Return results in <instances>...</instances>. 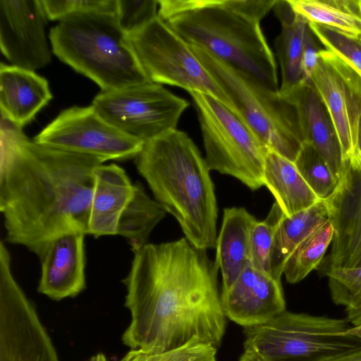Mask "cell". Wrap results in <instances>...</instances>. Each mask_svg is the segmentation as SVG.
<instances>
[{"label":"cell","mask_w":361,"mask_h":361,"mask_svg":"<svg viewBox=\"0 0 361 361\" xmlns=\"http://www.w3.org/2000/svg\"><path fill=\"white\" fill-rule=\"evenodd\" d=\"M282 97L296 109L303 143L313 145L339 181L344 168L340 142L331 117L310 81Z\"/></svg>","instance_id":"18"},{"label":"cell","mask_w":361,"mask_h":361,"mask_svg":"<svg viewBox=\"0 0 361 361\" xmlns=\"http://www.w3.org/2000/svg\"><path fill=\"white\" fill-rule=\"evenodd\" d=\"M334 303L345 307L353 326L361 324V267L324 271Z\"/></svg>","instance_id":"28"},{"label":"cell","mask_w":361,"mask_h":361,"mask_svg":"<svg viewBox=\"0 0 361 361\" xmlns=\"http://www.w3.org/2000/svg\"><path fill=\"white\" fill-rule=\"evenodd\" d=\"M0 361H59L33 303L13 276L11 257L0 243Z\"/></svg>","instance_id":"11"},{"label":"cell","mask_w":361,"mask_h":361,"mask_svg":"<svg viewBox=\"0 0 361 361\" xmlns=\"http://www.w3.org/2000/svg\"><path fill=\"white\" fill-rule=\"evenodd\" d=\"M89 361H108L105 355L102 353H98L92 356Z\"/></svg>","instance_id":"41"},{"label":"cell","mask_w":361,"mask_h":361,"mask_svg":"<svg viewBox=\"0 0 361 361\" xmlns=\"http://www.w3.org/2000/svg\"><path fill=\"white\" fill-rule=\"evenodd\" d=\"M272 9L281 24L274 46L281 72L279 92L283 96L307 81L301 60L304 32L308 22L293 10L288 0H276Z\"/></svg>","instance_id":"22"},{"label":"cell","mask_w":361,"mask_h":361,"mask_svg":"<svg viewBox=\"0 0 361 361\" xmlns=\"http://www.w3.org/2000/svg\"><path fill=\"white\" fill-rule=\"evenodd\" d=\"M165 22L190 45L279 91L274 55L259 23L228 8L224 0H201L197 8Z\"/></svg>","instance_id":"5"},{"label":"cell","mask_w":361,"mask_h":361,"mask_svg":"<svg viewBox=\"0 0 361 361\" xmlns=\"http://www.w3.org/2000/svg\"><path fill=\"white\" fill-rule=\"evenodd\" d=\"M224 2L228 8L260 23L273 8L276 0H224Z\"/></svg>","instance_id":"35"},{"label":"cell","mask_w":361,"mask_h":361,"mask_svg":"<svg viewBox=\"0 0 361 361\" xmlns=\"http://www.w3.org/2000/svg\"><path fill=\"white\" fill-rule=\"evenodd\" d=\"M127 36L149 81L211 95L235 111L228 96L190 44L158 16Z\"/></svg>","instance_id":"9"},{"label":"cell","mask_w":361,"mask_h":361,"mask_svg":"<svg viewBox=\"0 0 361 361\" xmlns=\"http://www.w3.org/2000/svg\"><path fill=\"white\" fill-rule=\"evenodd\" d=\"M158 0H116V17L127 35L140 29L158 15Z\"/></svg>","instance_id":"34"},{"label":"cell","mask_w":361,"mask_h":361,"mask_svg":"<svg viewBox=\"0 0 361 361\" xmlns=\"http://www.w3.org/2000/svg\"><path fill=\"white\" fill-rule=\"evenodd\" d=\"M310 23H317L361 40V0H288Z\"/></svg>","instance_id":"25"},{"label":"cell","mask_w":361,"mask_h":361,"mask_svg":"<svg viewBox=\"0 0 361 361\" xmlns=\"http://www.w3.org/2000/svg\"><path fill=\"white\" fill-rule=\"evenodd\" d=\"M294 164L319 200H326L336 190L338 180L324 159L311 144H302Z\"/></svg>","instance_id":"29"},{"label":"cell","mask_w":361,"mask_h":361,"mask_svg":"<svg viewBox=\"0 0 361 361\" xmlns=\"http://www.w3.org/2000/svg\"><path fill=\"white\" fill-rule=\"evenodd\" d=\"M357 143L359 150L361 152V116H360L357 127Z\"/></svg>","instance_id":"42"},{"label":"cell","mask_w":361,"mask_h":361,"mask_svg":"<svg viewBox=\"0 0 361 361\" xmlns=\"http://www.w3.org/2000/svg\"><path fill=\"white\" fill-rule=\"evenodd\" d=\"M133 191L134 184L123 168L116 164L97 166L87 234L94 238L117 235L119 219Z\"/></svg>","instance_id":"19"},{"label":"cell","mask_w":361,"mask_h":361,"mask_svg":"<svg viewBox=\"0 0 361 361\" xmlns=\"http://www.w3.org/2000/svg\"><path fill=\"white\" fill-rule=\"evenodd\" d=\"M355 166H356L361 171V152L353 159L348 161Z\"/></svg>","instance_id":"40"},{"label":"cell","mask_w":361,"mask_h":361,"mask_svg":"<svg viewBox=\"0 0 361 361\" xmlns=\"http://www.w3.org/2000/svg\"><path fill=\"white\" fill-rule=\"evenodd\" d=\"M324 202L334 229L324 271L361 267V171L345 162L336 190Z\"/></svg>","instance_id":"15"},{"label":"cell","mask_w":361,"mask_h":361,"mask_svg":"<svg viewBox=\"0 0 361 361\" xmlns=\"http://www.w3.org/2000/svg\"><path fill=\"white\" fill-rule=\"evenodd\" d=\"M217 348L199 338L159 353L130 350L119 361H216Z\"/></svg>","instance_id":"31"},{"label":"cell","mask_w":361,"mask_h":361,"mask_svg":"<svg viewBox=\"0 0 361 361\" xmlns=\"http://www.w3.org/2000/svg\"><path fill=\"white\" fill-rule=\"evenodd\" d=\"M224 313L244 328L270 321L286 310L281 280L248 264L233 285L221 293Z\"/></svg>","instance_id":"16"},{"label":"cell","mask_w":361,"mask_h":361,"mask_svg":"<svg viewBox=\"0 0 361 361\" xmlns=\"http://www.w3.org/2000/svg\"><path fill=\"white\" fill-rule=\"evenodd\" d=\"M154 199L196 248H214L217 204L204 158L185 132L172 130L144 142L135 158Z\"/></svg>","instance_id":"3"},{"label":"cell","mask_w":361,"mask_h":361,"mask_svg":"<svg viewBox=\"0 0 361 361\" xmlns=\"http://www.w3.org/2000/svg\"><path fill=\"white\" fill-rule=\"evenodd\" d=\"M238 361H264L260 357L253 352L245 350Z\"/></svg>","instance_id":"38"},{"label":"cell","mask_w":361,"mask_h":361,"mask_svg":"<svg viewBox=\"0 0 361 361\" xmlns=\"http://www.w3.org/2000/svg\"><path fill=\"white\" fill-rule=\"evenodd\" d=\"M190 46L263 144L294 162L303 144L295 107L255 77Z\"/></svg>","instance_id":"6"},{"label":"cell","mask_w":361,"mask_h":361,"mask_svg":"<svg viewBox=\"0 0 361 361\" xmlns=\"http://www.w3.org/2000/svg\"><path fill=\"white\" fill-rule=\"evenodd\" d=\"M334 229L328 219L306 237L288 258L283 274L290 283L303 280L318 267L331 245Z\"/></svg>","instance_id":"27"},{"label":"cell","mask_w":361,"mask_h":361,"mask_svg":"<svg viewBox=\"0 0 361 361\" xmlns=\"http://www.w3.org/2000/svg\"><path fill=\"white\" fill-rule=\"evenodd\" d=\"M167 212L146 192L141 183H134L133 194L123 211L117 235L125 238L134 252L146 244L155 228Z\"/></svg>","instance_id":"26"},{"label":"cell","mask_w":361,"mask_h":361,"mask_svg":"<svg viewBox=\"0 0 361 361\" xmlns=\"http://www.w3.org/2000/svg\"><path fill=\"white\" fill-rule=\"evenodd\" d=\"M38 144L93 157L122 161L135 158L144 142L106 121L92 105L63 110L34 138Z\"/></svg>","instance_id":"12"},{"label":"cell","mask_w":361,"mask_h":361,"mask_svg":"<svg viewBox=\"0 0 361 361\" xmlns=\"http://www.w3.org/2000/svg\"><path fill=\"white\" fill-rule=\"evenodd\" d=\"M322 361H361V346Z\"/></svg>","instance_id":"37"},{"label":"cell","mask_w":361,"mask_h":361,"mask_svg":"<svg viewBox=\"0 0 361 361\" xmlns=\"http://www.w3.org/2000/svg\"><path fill=\"white\" fill-rule=\"evenodd\" d=\"M47 19L61 20L84 13L115 14L116 0H40Z\"/></svg>","instance_id":"33"},{"label":"cell","mask_w":361,"mask_h":361,"mask_svg":"<svg viewBox=\"0 0 361 361\" xmlns=\"http://www.w3.org/2000/svg\"><path fill=\"white\" fill-rule=\"evenodd\" d=\"M283 212L275 202L263 221H256L250 238V264L256 270L271 276L274 238Z\"/></svg>","instance_id":"30"},{"label":"cell","mask_w":361,"mask_h":361,"mask_svg":"<svg viewBox=\"0 0 361 361\" xmlns=\"http://www.w3.org/2000/svg\"><path fill=\"white\" fill-rule=\"evenodd\" d=\"M52 97L45 78L34 71L1 63V115L23 128Z\"/></svg>","instance_id":"20"},{"label":"cell","mask_w":361,"mask_h":361,"mask_svg":"<svg viewBox=\"0 0 361 361\" xmlns=\"http://www.w3.org/2000/svg\"><path fill=\"white\" fill-rule=\"evenodd\" d=\"M1 115L0 212L6 242L39 258L49 242L73 228L87 233L98 158L29 140Z\"/></svg>","instance_id":"2"},{"label":"cell","mask_w":361,"mask_h":361,"mask_svg":"<svg viewBox=\"0 0 361 361\" xmlns=\"http://www.w3.org/2000/svg\"><path fill=\"white\" fill-rule=\"evenodd\" d=\"M49 37L53 53L102 92L149 81L115 14L68 16L51 29Z\"/></svg>","instance_id":"4"},{"label":"cell","mask_w":361,"mask_h":361,"mask_svg":"<svg viewBox=\"0 0 361 361\" xmlns=\"http://www.w3.org/2000/svg\"><path fill=\"white\" fill-rule=\"evenodd\" d=\"M263 180L264 185L271 192L286 216L307 209L320 200L294 162L269 149L264 159Z\"/></svg>","instance_id":"23"},{"label":"cell","mask_w":361,"mask_h":361,"mask_svg":"<svg viewBox=\"0 0 361 361\" xmlns=\"http://www.w3.org/2000/svg\"><path fill=\"white\" fill-rule=\"evenodd\" d=\"M85 231L73 228L54 237L39 258L38 291L55 300L73 298L85 288Z\"/></svg>","instance_id":"17"},{"label":"cell","mask_w":361,"mask_h":361,"mask_svg":"<svg viewBox=\"0 0 361 361\" xmlns=\"http://www.w3.org/2000/svg\"><path fill=\"white\" fill-rule=\"evenodd\" d=\"M97 113L121 131L144 142L176 129L190 104L161 85L148 81L101 92L92 103Z\"/></svg>","instance_id":"10"},{"label":"cell","mask_w":361,"mask_h":361,"mask_svg":"<svg viewBox=\"0 0 361 361\" xmlns=\"http://www.w3.org/2000/svg\"><path fill=\"white\" fill-rule=\"evenodd\" d=\"M309 80L331 117L344 164L360 152L357 127L361 116V75L336 54L324 48Z\"/></svg>","instance_id":"13"},{"label":"cell","mask_w":361,"mask_h":361,"mask_svg":"<svg viewBox=\"0 0 361 361\" xmlns=\"http://www.w3.org/2000/svg\"><path fill=\"white\" fill-rule=\"evenodd\" d=\"M319 41L307 23L303 37L301 66L305 80H309L314 71L323 49L319 46Z\"/></svg>","instance_id":"36"},{"label":"cell","mask_w":361,"mask_h":361,"mask_svg":"<svg viewBox=\"0 0 361 361\" xmlns=\"http://www.w3.org/2000/svg\"><path fill=\"white\" fill-rule=\"evenodd\" d=\"M309 23L319 42L361 75V40L326 26Z\"/></svg>","instance_id":"32"},{"label":"cell","mask_w":361,"mask_h":361,"mask_svg":"<svg viewBox=\"0 0 361 361\" xmlns=\"http://www.w3.org/2000/svg\"><path fill=\"white\" fill-rule=\"evenodd\" d=\"M123 282L131 315L122 341L159 353L199 338L218 348L226 329L216 262L187 238L147 243L133 252Z\"/></svg>","instance_id":"1"},{"label":"cell","mask_w":361,"mask_h":361,"mask_svg":"<svg viewBox=\"0 0 361 361\" xmlns=\"http://www.w3.org/2000/svg\"><path fill=\"white\" fill-rule=\"evenodd\" d=\"M328 220L324 200L290 216L283 214L279 221L271 252V275L281 280L285 264L297 246L311 233Z\"/></svg>","instance_id":"24"},{"label":"cell","mask_w":361,"mask_h":361,"mask_svg":"<svg viewBox=\"0 0 361 361\" xmlns=\"http://www.w3.org/2000/svg\"><path fill=\"white\" fill-rule=\"evenodd\" d=\"M347 334L361 339V324L355 326H351Z\"/></svg>","instance_id":"39"},{"label":"cell","mask_w":361,"mask_h":361,"mask_svg":"<svg viewBox=\"0 0 361 361\" xmlns=\"http://www.w3.org/2000/svg\"><path fill=\"white\" fill-rule=\"evenodd\" d=\"M347 318L285 310L267 323L245 328L244 350L264 361H322L361 346L347 334Z\"/></svg>","instance_id":"7"},{"label":"cell","mask_w":361,"mask_h":361,"mask_svg":"<svg viewBox=\"0 0 361 361\" xmlns=\"http://www.w3.org/2000/svg\"><path fill=\"white\" fill-rule=\"evenodd\" d=\"M40 0H0V47L11 65L34 71L51 61Z\"/></svg>","instance_id":"14"},{"label":"cell","mask_w":361,"mask_h":361,"mask_svg":"<svg viewBox=\"0 0 361 361\" xmlns=\"http://www.w3.org/2000/svg\"><path fill=\"white\" fill-rule=\"evenodd\" d=\"M188 93L197 111L209 170L233 176L252 190L263 186L269 149L235 111L211 95Z\"/></svg>","instance_id":"8"},{"label":"cell","mask_w":361,"mask_h":361,"mask_svg":"<svg viewBox=\"0 0 361 361\" xmlns=\"http://www.w3.org/2000/svg\"><path fill=\"white\" fill-rule=\"evenodd\" d=\"M257 221L243 207L225 208L216 241L214 262L222 278V290L230 289L245 267L250 264L251 228Z\"/></svg>","instance_id":"21"}]
</instances>
